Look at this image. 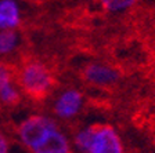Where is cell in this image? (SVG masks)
Listing matches in <instances>:
<instances>
[{"instance_id": "cell-1", "label": "cell", "mask_w": 155, "mask_h": 153, "mask_svg": "<svg viewBox=\"0 0 155 153\" xmlns=\"http://www.w3.org/2000/svg\"><path fill=\"white\" fill-rule=\"evenodd\" d=\"M75 144L83 153H123V145L118 132L107 124L82 130L75 138Z\"/></svg>"}, {"instance_id": "cell-2", "label": "cell", "mask_w": 155, "mask_h": 153, "mask_svg": "<svg viewBox=\"0 0 155 153\" xmlns=\"http://www.w3.org/2000/svg\"><path fill=\"white\" fill-rule=\"evenodd\" d=\"M21 84L28 95L45 98L51 88L53 80L48 70L42 64H28L21 72Z\"/></svg>"}, {"instance_id": "cell-3", "label": "cell", "mask_w": 155, "mask_h": 153, "mask_svg": "<svg viewBox=\"0 0 155 153\" xmlns=\"http://www.w3.org/2000/svg\"><path fill=\"white\" fill-rule=\"evenodd\" d=\"M55 128H57V126L51 119L36 115L31 116L21 123L18 128V134L22 144L28 146L29 149H32L38 144H40Z\"/></svg>"}, {"instance_id": "cell-4", "label": "cell", "mask_w": 155, "mask_h": 153, "mask_svg": "<svg viewBox=\"0 0 155 153\" xmlns=\"http://www.w3.org/2000/svg\"><path fill=\"white\" fill-rule=\"evenodd\" d=\"M83 97L76 90H68L60 95L54 105V112L58 117L69 119L75 116L82 108Z\"/></svg>"}, {"instance_id": "cell-5", "label": "cell", "mask_w": 155, "mask_h": 153, "mask_svg": "<svg viewBox=\"0 0 155 153\" xmlns=\"http://www.w3.org/2000/svg\"><path fill=\"white\" fill-rule=\"evenodd\" d=\"M31 150L32 153H69V145L65 135L55 128Z\"/></svg>"}, {"instance_id": "cell-6", "label": "cell", "mask_w": 155, "mask_h": 153, "mask_svg": "<svg viewBox=\"0 0 155 153\" xmlns=\"http://www.w3.org/2000/svg\"><path fill=\"white\" fill-rule=\"evenodd\" d=\"M19 22V8L18 4L11 0L0 2V29L10 30Z\"/></svg>"}, {"instance_id": "cell-7", "label": "cell", "mask_w": 155, "mask_h": 153, "mask_svg": "<svg viewBox=\"0 0 155 153\" xmlns=\"http://www.w3.org/2000/svg\"><path fill=\"white\" fill-rule=\"evenodd\" d=\"M84 77L93 84H111L116 79V73L103 65H90L84 72Z\"/></svg>"}, {"instance_id": "cell-8", "label": "cell", "mask_w": 155, "mask_h": 153, "mask_svg": "<svg viewBox=\"0 0 155 153\" xmlns=\"http://www.w3.org/2000/svg\"><path fill=\"white\" fill-rule=\"evenodd\" d=\"M17 46V35L13 30H0V54H7Z\"/></svg>"}, {"instance_id": "cell-9", "label": "cell", "mask_w": 155, "mask_h": 153, "mask_svg": "<svg viewBox=\"0 0 155 153\" xmlns=\"http://www.w3.org/2000/svg\"><path fill=\"white\" fill-rule=\"evenodd\" d=\"M133 2L127 0V2H123V0H107V2H103L104 8H107L108 11H112V13H118V11H123L125 8L133 6Z\"/></svg>"}, {"instance_id": "cell-10", "label": "cell", "mask_w": 155, "mask_h": 153, "mask_svg": "<svg viewBox=\"0 0 155 153\" xmlns=\"http://www.w3.org/2000/svg\"><path fill=\"white\" fill-rule=\"evenodd\" d=\"M11 86H13L11 84V72L7 65L0 62V93Z\"/></svg>"}, {"instance_id": "cell-11", "label": "cell", "mask_w": 155, "mask_h": 153, "mask_svg": "<svg viewBox=\"0 0 155 153\" xmlns=\"http://www.w3.org/2000/svg\"><path fill=\"white\" fill-rule=\"evenodd\" d=\"M8 146H7V141L4 139L3 135H0V153H7Z\"/></svg>"}]
</instances>
